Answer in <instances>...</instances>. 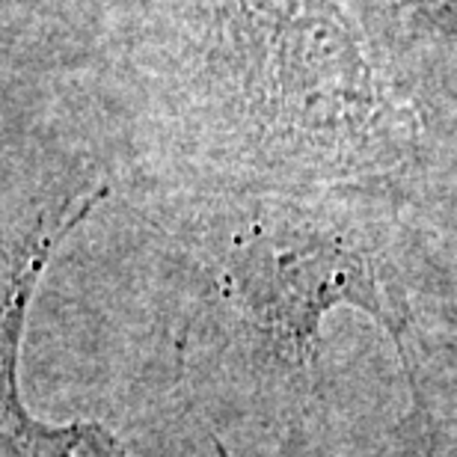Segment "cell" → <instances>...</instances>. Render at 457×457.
<instances>
[{"instance_id":"1","label":"cell","mask_w":457,"mask_h":457,"mask_svg":"<svg viewBox=\"0 0 457 457\" xmlns=\"http://www.w3.org/2000/svg\"><path fill=\"white\" fill-rule=\"evenodd\" d=\"M39 268L42 262H36L33 270L21 279L4 321V425L9 452L12 457H128L125 445L104 425H42L33 416H27L21 398H18V345H21L27 300L33 295V279L39 277Z\"/></svg>"}]
</instances>
